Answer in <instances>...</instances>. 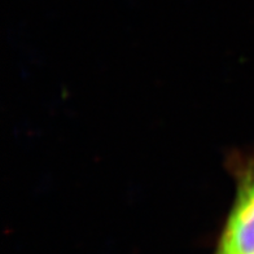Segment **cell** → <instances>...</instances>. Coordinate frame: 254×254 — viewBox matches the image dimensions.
<instances>
[{
    "instance_id": "cell-1",
    "label": "cell",
    "mask_w": 254,
    "mask_h": 254,
    "mask_svg": "<svg viewBox=\"0 0 254 254\" xmlns=\"http://www.w3.org/2000/svg\"><path fill=\"white\" fill-rule=\"evenodd\" d=\"M215 254H254V160L238 166V194Z\"/></svg>"
}]
</instances>
